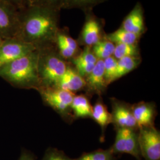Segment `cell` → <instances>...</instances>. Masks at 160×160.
Returning a JSON list of instances; mask_svg holds the SVG:
<instances>
[{
	"instance_id": "obj_8",
	"label": "cell",
	"mask_w": 160,
	"mask_h": 160,
	"mask_svg": "<svg viewBox=\"0 0 160 160\" xmlns=\"http://www.w3.org/2000/svg\"><path fill=\"white\" fill-rule=\"evenodd\" d=\"M86 21L80 36L79 42L85 47L92 48L104 38L103 23L93 14L92 11L86 12Z\"/></svg>"
},
{
	"instance_id": "obj_10",
	"label": "cell",
	"mask_w": 160,
	"mask_h": 160,
	"mask_svg": "<svg viewBox=\"0 0 160 160\" xmlns=\"http://www.w3.org/2000/svg\"><path fill=\"white\" fill-rule=\"evenodd\" d=\"M112 104V123L119 128L133 129L137 127L134 118L132 107L126 103L113 100Z\"/></svg>"
},
{
	"instance_id": "obj_12",
	"label": "cell",
	"mask_w": 160,
	"mask_h": 160,
	"mask_svg": "<svg viewBox=\"0 0 160 160\" xmlns=\"http://www.w3.org/2000/svg\"><path fill=\"white\" fill-rule=\"evenodd\" d=\"M86 87L90 93L101 94L106 90L108 84L104 78L103 60L98 59L92 72L84 78Z\"/></svg>"
},
{
	"instance_id": "obj_17",
	"label": "cell",
	"mask_w": 160,
	"mask_h": 160,
	"mask_svg": "<svg viewBox=\"0 0 160 160\" xmlns=\"http://www.w3.org/2000/svg\"><path fill=\"white\" fill-rule=\"evenodd\" d=\"M140 56L128 57L118 60V66L113 81L131 72L137 68L141 62Z\"/></svg>"
},
{
	"instance_id": "obj_28",
	"label": "cell",
	"mask_w": 160,
	"mask_h": 160,
	"mask_svg": "<svg viewBox=\"0 0 160 160\" xmlns=\"http://www.w3.org/2000/svg\"><path fill=\"white\" fill-rule=\"evenodd\" d=\"M15 7L18 10H22L26 7V0H2Z\"/></svg>"
},
{
	"instance_id": "obj_7",
	"label": "cell",
	"mask_w": 160,
	"mask_h": 160,
	"mask_svg": "<svg viewBox=\"0 0 160 160\" xmlns=\"http://www.w3.org/2000/svg\"><path fill=\"white\" fill-rule=\"evenodd\" d=\"M36 50L34 46L16 38L4 39L0 46V67Z\"/></svg>"
},
{
	"instance_id": "obj_27",
	"label": "cell",
	"mask_w": 160,
	"mask_h": 160,
	"mask_svg": "<svg viewBox=\"0 0 160 160\" xmlns=\"http://www.w3.org/2000/svg\"><path fill=\"white\" fill-rule=\"evenodd\" d=\"M41 160H73L63 151L54 148H49L45 151Z\"/></svg>"
},
{
	"instance_id": "obj_24",
	"label": "cell",
	"mask_w": 160,
	"mask_h": 160,
	"mask_svg": "<svg viewBox=\"0 0 160 160\" xmlns=\"http://www.w3.org/2000/svg\"><path fill=\"white\" fill-rule=\"evenodd\" d=\"M104 67V78L108 86L113 82L114 75L116 74L118 60L113 56L103 60Z\"/></svg>"
},
{
	"instance_id": "obj_1",
	"label": "cell",
	"mask_w": 160,
	"mask_h": 160,
	"mask_svg": "<svg viewBox=\"0 0 160 160\" xmlns=\"http://www.w3.org/2000/svg\"><path fill=\"white\" fill-rule=\"evenodd\" d=\"M59 13L57 9L31 6L20 10L15 38L37 49L55 45L59 30Z\"/></svg>"
},
{
	"instance_id": "obj_21",
	"label": "cell",
	"mask_w": 160,
	"mask_h": 160,
	"mask_svg": "<svg viewBox=\"0 0 160 160\" xmlns=\"http://www.w3.org/2000/svg\"><path fill=\"white\" fill-rule=\"evenodd\" d=\"M115 44L104 38L92 48V51L97 59L104 60L109 57L113 56Z\"/></svg>"
},
{
	"instance_id": "obj_4",
	"label": "cell",
	"mask_w": 160,
	"mask_h": 160,
	"mask_svg": "<svg viewBox=\"0 0 160 160\" xmlns=\"http://www.w3.org/2000/svg\"><path fill=\"white\" fill-rule=\"evenodd\" d=\"M138 139L141 157L145 160H160V133L152 126L139 128Z\"/></svg>"
},
{
	"instance_id": "obj_22",
	"label": "cell",
	"mask_w": 160,
	"mask_h": 160,
	"mask_svg": "<svg viewBox=\"0 0 160 160\" xmlns=\"http://www.w3.org/2000/svg\"><path fill=\"white\" fill-rule=\"evenodd\" d=\"M139 56V48L138 44L130 45L119 43L115 45L113 57L117 60L128 57Z\"/></svg>"
},
{
	"instance_id": "obj_9",
	"label": "cell",
	"mask_w": 160,
	"mask_h": 160,
	"mask_svg": "<svg viewBox=\"0 0 160 160\" xmlns=\"http://www.w3.org/2000/svg\"><path fill=\"white\" fill-rule=\"evenodd\" d=\"M19 13L20 10L15 7L0 0V36L3 39L15 38Z\"/></svg>"
},
{
	"instance_id": "obj_19",
	"label": "cell",
	"mask_w": 160,
	"mask_h": 160,
	"mask_svg": "<svg viewBox=\"0 0 160 160\" xmlns=\"http://www.w3.org/2000/svg\"><path fill=\"white\" fill-rule=\"evenodd\" d=\"M107 0H61V10L62 9H80L84 12L92 11V8Z\"/></svg>"
},
{
	"instance_id": "obj_26",
	"label": "cell",
	"mask_w": 160,
	"mask_h": 160,
	"mask_svg": "<svg viewBox=\"0 0 160 160\" xmlns=\"http://www.w3.org/2000/svg\"><path fill=\"white\" fill-rule=\"evenodd\" d=\"M61 0H26V7L36 6L49 7L61 11Z\"/></svg>"
},
{
	"instance_id": "obj_14",
	"label": "cell",
	"mask_w": 160,
	"mask_h": 160,
	"mask_svg": "<svg viewBox=\"0 0 160 160\" xmlns=\"http://www.w3.org/2000/svg\"><path fill=\"white\" fill-rule=\"evenodd\" d=\"M97 60L92 51V48L86 46L82 51L73 58L72 62L78 73L85 78L92 72Z\"/></svg>"
},
{
	"instance_id": "obj_5",
	"label": "cell",
	"mask_w": 160,
	"mask_h": 160,
	"mask_svg": "<svg viewBox=\"0 0 160 160\" xmlns=\"http://www.w3.org/2000/svg\"><path fill=\"white\" fill-rule=\"evenodd\" d=\"M38 91L43 102L59 114L66 115L71 109L74 93L58 87H40Z\"/></svg>"
},
{
	"instance_id": "obj_18",
	"label": "cell",
	"mask_w": 160,
	"mask_h": 160,
	"mask_svg": "<svg viewBox=\"0 0 160 160\" xmlns=\"http://www.w3.org/2000/svg\"><path fill=\"white\" fill-rule=\"evenodd\" d=\"M76 118H92V107L88 98L84 95L74 96L71 104Z\"/></svg>"
},
{
	"instance_id": "obj_15",
	"label": "cell",
	"mask_w": 160,
	"mask_h": 160,
	"mask_svg": "<svg viewBox=\"0 0 160 160\" xmlns=\"http://www.w3.org/2000/svg\"><path fill=\"white\" fill-rule=\"evenodd\" d=\"M132 110L137 127L152 126L155 110L151 103L141 102L132 106Z\"/></svg>"
},
{
	"instance_id": "obj_30",
	"label": "cell",
	"mask_w": 160,
	"mask_h": 160,
	"mask_svg": "<svg viewBox=\"0 0 160 160\" xmlns=\"http://www.w3.org/2000/svg\"><path fill=\"white\" fill-rule=\"evenodd\" d=\"M4 40V39H3L1 36H0V46H1V45L2 44V42H3V40Z\"/></svg>"
},
{
	"instance_id": "obj_20",
	"label": "cell",
	"mask_w": 160,
	"mask_h": 160,
	"mask_svg": "<svg viewBox=\"0 0 160 160\" xmlns=\"http://www.w3.org/2000/svg\"><path fill=\"white\" fill-rule=\"evenodd\" d=\"M92 118L103 129L112 123V114L109 113L107 107L100 101H98L92 107Z\"/></svg>"
},
{
	"instance_id": "obj_6",
	"label": "cell",
	"mask_w": 160,
	"mask_h": 160,
	"mask_svg": "<svg viewBox=\"0 0 160 160\" xmlns=\"http://www.w3.org/2000/svg\"><path fill=\"white\" fill-rule=\"evenodd\" d=\"M111 149L113 154H127L141 160L138 133L133 129L118 128L115 141Z\"/></svg>"
},
{
	"instance_id": "obj_16",
	"label": "cell",
	"mask_w": 160,
	"mask_h": 160,
	"mask_svg": "<svg viewBox=\"0 0 160 160\" xmlns=\"http://www.w3.org/2000/svg\"><path fill=\"white\" fill-rule=\"evenodd\" d=\"M141 38V36L135 34L120 28L116 31L109 34H105L104 38L114 44L123 43L135 45L138 44Z\"/></svg>"
},
{
	"instance_id": "obj_13",
	"label": "cell",
	"mask_w": 160,
	"mask_h": 160,
	"mask_svg": "<svg viewBox=\"0 0 160 160\" xmlns=\"http://www.w3.org/2000/svg\"><path fill=\"white\" fill-rule=\"evenodd\" d=\"M86 87L84 78L81 77L76 69L68 66L66 71L58 82L57 87L63 90L71 92H78Z\"/></svg>"
},
{
	"instance_id": "obj_2",
	"label": "cell",
	"mask_w": 160,
	"mask_h": 160,
	"mask_svg": "<svg viewBox=\"0 0 160 160\" xmlns=\"http://www.w3.org/2000/svg\"><path fill=\"white\" fill-rule=\"evenodd\" d=\"M38 49L0 67V77L11 85L21 88L40 87L38 74Z\"/></svg>"
},
{
	"instance_id": "obj_25",
	"label": "cell",
	"mask_w": 160,
	"mask_h": 160,
	"mask_svg": "<svg viewBox=\"0 0 160 160\" xmlns=\"http://www.w3.org/2000/svg\"><path fill=\"white\" fill-rule=\"evenodd\" d=\"M55 41L62 43L63 45L78 53L79 50L78 41L71 38L66 31L62 29H59L57 34Z\"/></svg>"
},
{
	"instance_id": "obj_3",
	"label": "cell",
	"mask_w": 160,
	"mask_h": 160,
	"mask_svg": "<svg viewBox=\"0 0 160 160\" xmlns=\"http://www.w3.org/2000/svg\"><path fill=\"white\" fill-rule=\"evenodd\" d=\"M38 52L40 87H57L59 81L68 68L65 60L59 55L55 45L39 49Z\"/></svg>"
},
{
	"instance_id": "obj_23",
	"label": "cell",
	"mask_w": 160,
	"mask_h": 160,
	"mask_svg": "<svg viewBox=\"0 0 160 160\" xmlns=\"http://www.w3.org/2000/svg\"><path fill=\"white\" fill-rule=\"evenodd\" d=\"M73 160H114V154L111 148L98 149L84 153L80 157Z\"/></svg>"
},
{
	"instance_id": "obj_29",
	"label": "cell",
	"mask_w": 160,
	"mask_h": 160,
	"mask_svg": "<svg viewBox=\"0 0 160 160\" xmlns=\"http://www.w3.org/2000/svg\"><path fill=\"white\" fill-rule=\"evenodd\" d=\"M18 160H35L33 155L27 150L23 149Z\"/></svg>"
},
{
	"instance_id": "obj_11",
	"label": "cell",
	"mask_w": 160,
	"mask_h": 160,
	"mask_svg": "<svg viewBox=\"0 0 160 160\" xmlns=\"http://www.w3.org/2000/svg\"><path fill=\"white\" fill-rule=\"evenodd\" d=\"M120 28L126 31L142 36L146 28L145 25L144 11L140 2L137 3L130 12L126 16Z\"/></svg>"
}]
</instances>
